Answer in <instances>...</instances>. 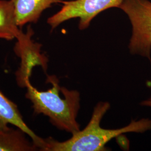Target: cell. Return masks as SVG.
Instances as JSON below:
<instances>
[{
  "label": "cell",
  "instance_id": "1",
  "mask_svg": "<svg viewBox=\"0 0 151 151\" xmlns=\"http://www.w3.org/2000/svg\"><path fill=\"white\" fill-rule=\"evenodd\" d=\"M110 107L108 102L98 103L93 109L90 121L83 129L72 134L70 138L63 142H59L52 137L42 138L38 146L39 151H107L106 145L114 138L127 133H143L151 129V120L149 119L132 121L127 126L119 129L101 128V120Z\"/></svg>",
  "mask_w": 151,
  "mask_h": 151
},
{
  "label": "cell",
  "instance_id": "2",
  "mask_svg": "<svg viewBox=\"0 0 151 151\" xmlns=\"http://www.w3.org/2000/svg\"><path fill=\"white\" fill-rule=\"evenodd\" d=\"M46 82L52 85L47 91H40L31 82L26 87L25 97L32 104L34 113L43 114L55 127L73 134L80 130L77 117L80 108V95L60 85L58 78L47 75Z\"/></svg>",
  "mask_w": 151,
  "mask_h": 151
},
{
  "label": "cell",
  "instance_id": "3",
  "mask_svg": "<svg viewBox=\"0 0 151 151\" xmlns=\"http://www.w3.org/2000/svg\"><path fill=\"white\" fill-rule=\"evenodd\" d=\"M119 8L128 16L132 27L129 44L130 53L151 60V1L123 0Z\"/></svg>",
  "mask_w": 151,
  "mask_h": 151
},
{
  "label": "cell",
  "instance_id": "4",
  "mask_svg": "<svg viewBox=\"0 0 151 151\" xmlns=\"http://www.w3.org/2000/svg\"><path fill=\"white\" fill-rule=\"evenodd\" d=\"M34 34L30 25L26 32H22L16 38L14 52L20 60V65L15 72V78L18 86L26 88L30 82L33 68L40 66L47 74L48 58L42 52V45L32 39Z\"/></svg>",
  "mask_w": 151,
  "mask_h": 151
},
{
  "label": "cell",
  "instance_id": "5",
  "mask_svg": "<svg viewBox=\"0 0 151 151\" xmlns=\"http://www.w3.org/2000/svg\"><path fill=\"white\" fill-rule=\"evenodd\" d=\"M123 0H70L63 1L60 11L49 17L47 24L53 30L61 24L78 18V27L85 30L92 20L101 12L112 7H118Z\"/></svg>",
  "mask_w": 151,
  "mask_h": 151
},
{
  "label": "cell",
  "instance_id": "6",
  "mask_svg": "<svg viewBox=\"0 0 151 151\" xmlns=\"http://www.w3.org/2000/svg\"><path fill=\"white\" fill-rule=\"evenodd\" d=\"M14 6L17 25L22 28L28 24H36L43 12L64 0H11Z\"/></svg>",
  "mask_w": 151,
  "mask_h": 151
},
{
  "label": "cell",
  "instance_id": "7",
  "mask_svg": "<svg viewBox=\"0 0 151 151\" xmlns=\"http://www.w3.org/2000/svg\"><path fill=\"white\" fill-rule=\"evenodd\" d=\"M9 124L25 132L38 148L42 138L37 135L26 124L16 104L0 90V127H6Z\"/></svg>",
  "mask_w": 151,
  "mask_h": 151
},
{
  "label": "cell",
  "instance_id": "8",
  "mask_svg": "<svg viewBox=\"0 0 151 151\" xmlns=\"http://www.w3.org/2000/svg\"><path fill=\"white\" fill-rule=\"evenodd\" d=\"M27 136L19 128L15 129L9 125L0 127V151H38L37 147Z\"/></svg>",
  "mask_w": 151,
  "mask_h": 151
},
{
  "label": "cell",
  "instance_id": "9",
  "mask_svg": "<svg viewBox=\"0 0 151 151\" xmlns=\"http://www.w3.org/2000/svg\"><path fill=\"white\" fill-rule=\"evenodd\" d=\"M21 32L12 1L0 0V39L9 41L16 39Z\"/></svg>",
  "mask_w": 151,
  "mask_h": 151
},
{
  "label": "cell",
  "instance_id": "10",
  "mask_svg": "<svg viewBox=\"0 0 151 151\" xmlns=\"http://www.w3.org/2000/svg\"><path fill=\"white\" fill-rule=\"evenodd\" d=\"M140 105L142 106H149V107H151V97H150L148 99L143 101L142 103H140Z\"/></svg>",
  "mask_w": 151,
  "mask_h": 151
}]
</instances>
